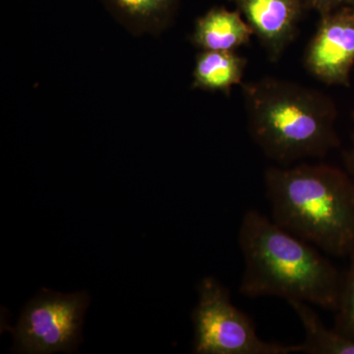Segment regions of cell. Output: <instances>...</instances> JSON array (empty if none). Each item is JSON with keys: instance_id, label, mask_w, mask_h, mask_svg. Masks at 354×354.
I'll return each instance as SVG.
<instances>
[{"instance_id": "6da1fadb", "label": "cell", "mask_w": 354, "mask_h": 354, "mask_svg": "<svg viewBox=\"0 0 354 354\" xmlns=\"http://www.w3.org/2000/svg\"><path fill=\"white\" fill-rule=\"evenodd\" d=\"M239 242L244 259L239 291L244 297H276L337 309L342 274L308 242L256 209L244 214Z\"/></svg>"}, {"instance_id": "5b68a950", "label": "cell", "mask_w": 354, "mask_h": 354, "mask_svg": "<svg viewBox=\"0 0 354 354\" xmlns=\"http://www.w3.org/2000/svg\"><path fill=\"white\" fill-rule=\"evenodd\" d=\"M87 293L60 295L43 290L27 305L13 330L16 344L26 353L70 351L80 341Z\"/></svg>"}, {"instance_id": "7c38bea8", "label": "cell", "mask_w": 354, "mask_h": 354, "mask_svg": "<svg viewBox=\"0 0 354 354\" xmlns=\"http://www.w3.org/2000/svg\"><path fill=\"white\" fill-rule=\"evenodd\" d=\"M348 271L342 274L339 302L335 310L334 329L354 342V252L349 256Z\"/></svg>"}, {"instance_id": "30bf717a", "label": "cell", "mask_w": 354, "mask_h": 354, "mask_svg": "<svg viewBox=\"0 0 354 354\" xmlns=\"http://www.w3.org/2000/svg\"><path fill=\"white\" fill-rule=\"evenodd\" d=\"M133 34H158L169 24L176 0H106Z\"/></svg>"}, {"instance_id": "9c48e42d", "label": "cell", "mask_w": 354, "mask_h": 354, "mask_svg": "<svg viewBox=\"0 0 354 354\" xmlns=\"http://www.w3.org/2000/svg\"><path fill=\"white\" fill-rule=\"evenodd\" d=\"M247 59L235 51L202 50L193 71V88L230 95L232 87L242 85Z\"/></svg>"}, {"instance_id": "ba28073f", "label": "cell", "mask_w": 354, "mask_h": 354, "mask_svg": "<svg viewBox=\"0 0 354 354\" xmlns=\"http://www.w3.org/2000/svg\"><path fill=\"white\" fill-rule=\"evenodd\" d=\"M253 35L239 11L214 8L197 20L192 43L202 50L235 51L250 43Z\"/></svg>"}, {"instance_id": "3957f363", "label": "cell", "mask_w": 354, "mask_h": 354, "mask_svg": "<svg viewBox=\"0 0 354 354\" xmlns=\"http://www.w3.org/2000/svg\"><path fill=\"white\" fill-rule=\"evenodd\" d=\"M241 86L249 133L268 158L288 165L339 146L337 109L329 95L270 77Z\"/></svg>"}, {"instance_id": "4fadbf2b", "label": "cell", "mask_w": 354, "mask_h": 354, "mask_svg": "<svg viewBox=\"0 0 354 354\" xmlns=\"http://www.w3.org/2000/svg\"><path fill=\"white\" fill-rule=\"evenodd\" d=\"M304 2L323 16L346 6L348 0H304Z\"/></svg>"}, {"instance_id": "277c9868", "label": "cell", "mask_w": 354, "mask_h": 354, "mask_svg": "<svg viewBox=\"0 0 354 354\" xmlns=\"http://www.w3.org/2000/svg\"><path fill=\"white\" fill-rule=\"evenodd\" d=\"M198 290L199 304L192 314L194 353H300V344L286 346L260 339L251 319L234 306L227 288L218 279H203Z\"/></svg>"}, {"instance_id": "9a60e30c", "label": "cell", "mask_w": 354, "mask_h": 354, "mask_svg": "<svg viewBox=\"0 0 354 354\" xmlns=\"http://www.w3.org/2000/svg\"><path fill=\"white\" fill-rule=\"evenodd\" d=\"M346 6H351L354 9V0H348V2H346Z\"/></svg>"}, {"instance_id": "8992f818", "label": "cell", "mask_w": 354, "mask_h": 354, "mask_svg": "<svg viewBox=\"0 0 354 354\" xmlns=\"http://www.w3.org/2000/svg\"><path fill=\"white\" fill-rule=\"evenodd\" d=\"M309 73L332 86H351L354 68V9L342 6L321 16L320 23L305 53Z\"/></svg>"}, {"instance_id": "7a4b0ae2", "label": "cell", "mask_w": 354, "mask_h": 354, "mask_svg": "<svg viewBox=\"0 0 354 354\" xmlns=\"http://www.w3.org/2000/svg\"><path fill=\"white\" fill-rule=\"evenodd\" d=\"M272 220L337 257L354 252V180L327 165L272 167L265 172Z\"/></svg>"}, {"instance_id": "5bb4252c", "label": "cell", "mask_w": 354, "mask_h": 354, "mask_svg": "<svg viewBox=\"0 0 354 354\" xmlns=\"http://www.w3.org/2000/svg\"><path fill=\"white\" fill-rule=\"evenodd\" d=\"M354 122V113L353 114ZM344 162L346 165V171H348L349 176L353 177L354 180V130L353 136H351V144L348 150L344 153Z\"/></svg>"}, {"instance_id": "52a82bcc", "label": "cell", "mask_w": 354, "mask_h": 354, "mask_svg": "<svg viewBox=\"0 0 354 354\" xmlns=\"http://www.w3.org/2000/svg\"><path fill=\"white\" fill-rule=\"evenodd\" d=\"M272 62L297 34L304 0H234Z\"/></svg>"}, {"instance_id": "8fae6325", "label": "cell", "mask_w": 354, "mask_h": 354, "mask_svg": "<svg viewBox=\"0 0 354 354\" xmlns=\"http://www.w3.org/2000/svg\"><path fill=\"white\" fill-rule=\"evenodd\" d=\"M297 314L304 326L305 339L300 344V353L307 354H354V342L344 337L325 324L308 304L302 301L288 302Z\"/></svg>"}]
</instances>
